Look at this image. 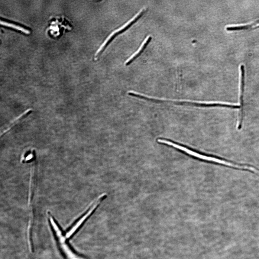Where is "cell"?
I'll return each mask as SVG.
<instances>
[{
    "label": "cell",
    "mask_w": 259,
    "mask_h": 259,
    "mask_svg": "<svg viewBox=\"0 0 259 259\" xmlns=\"http://www.w3.org/2000/svg\"><path fill=\"white\" fill-rule=\"evenodd\" d=\"M146 8H143L138 13L136 16H134L133 18H132L131 20L129 21L126 23L125 25L123 26L122 27L120 28V29H118L113 32L107 38L106 40L104 42L103 44H102L96 52L94 57V59L95 60H98L99 57L102 54L104 51L105 50L106 48H107L109 45L112 42V41L114 40L115 38H116L118 35L121 34L124 32L128 30L129 28L133 25L135 22H137L142 16H143L145 12H146Z\"/></svg>",
    "instance_id": "1"
},
{
    "label": "cell",
    "mask_w": 259,
    "mask_h": 259,
    "mask_svg": "<svg viewBox=\"0 0 259 259\" xmlns=\"http://www.w3.org/2000/svg\"><path fill=\"white\" fill-rule=\"evenodd\" d=\"M51 225L57 238L60 248L68 259H83L79 255L74 252L70 247L59 225L52 217H50Z\"/></svg>",
    "instance_id": "2"
},
{
    "label": "cell",
    "mask_w": 259,
    "mask_h": 259,
    "mask_svg": "<svg viewBox=\"0 0 259 259\" xmlns=\"http://www.w3.org/2000/svg\"><path fill=\"white\" fill-rule=\"evenodd\" d=\"M241 97H240V101H241V110L240 122L239 126H238V129L239 130H241L242 128L243 119V97L245 86V70L244 66L243 65L241 66Z\"/></svg>",
    "instance_id": "3"
},
{
    "label": "cell",
    "mask_w": 259,
    "mask_h": 259,
    "mask_svg": "<svg viewBox=\"0 0 259 259\" xmlns=\"http://www.w3.org/2000/svg\"><path fill=\"white\" fill-rule=\"evenodd\" d=\"M152 39V37L151 36L149 35L148 37H147L144 41H143L141 47H140L138 50L134 53L133 55L130 57L126 60L125 63V65L127 66L130 65L132 62H133L134 60L139 57L143 52L144 51L145 49H146L149 43H150Z\"/></svg>",
    "instance_id": "4"
},
{
    "label": "cell",
    "mask_w": 259,
    "mask_h": 259,
    "mask_svg": "<svg viewBox=\"0 0 259 259\" xmlns=\"http://www.w3.org/2000/svg\"><path fill=\"white\" fill-rule=\"evenodd\" d=\"M32 112H33V111H32L31 109H28L27 111L24 112L23 113H22L21 115L20 116H19L18 118L15 119V120L13 121L12 122H11L8 126V128L7 129L3 132L1 134V137H3V136L5 135V134H7L8 132L10 131V130L12 129L14 127V126L16 125L17 123H18L20 122L21 121L23 120L24 119L27 118V117L28 116H29L30 114H31L32 113Z\"/></svg>",
    "instance_id": "5"
},
{
    "label": "cell",
    "mask_w": 259,
    "mask_h": 259,
    "mask_svg": "<svg viewBox=\"0 0 259 259\" xmlns=\"http://www.w3.org/2000/svg\"><path fill=\"white\" fill-rule=\"evenodd\" d=\"M1 24L2 25L7 26V27H10L13 28V29L19 30V31H21L25 34H30V31L29 30L24 29V28L20 27V26H19L15 25V24H11L10 23L2 21L1 20Z\"/></svg>",
    "instance_id": "6"
},
{
    "label": "cell",
    "mask_w": 259,
    "mask_h": 259,
    "mask_svg": "<svg viewBox=\"0 0 259 259\" xmlns=\"http://www.w3.org/2000/svg\"><path fill=\"white\" fill-rule=\"evenodd\" d=\"M259 23V20H258L257 21H256L254 23L252 24H249V25H247L245 26V28L246 29H248L249 28H251L253 26L255 25V24H257Z\"/></svg>",
    "instance_id": "7"
}]
</instances>
